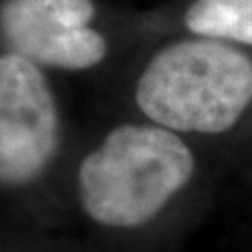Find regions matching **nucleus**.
Listing matches in <instances>:
<instances>
[{"label": "nucleus", "mask_w": 252, "mask_h": 252, "mask_svg": "<svg viewBox=\"0 0 252 252\" xmlns=\"http://www.w3.org/2000/svg\"><path fill=\"white\" fill-rule=\"evenodd\" d=\"M135 99L152 122L170 131L224 133L252 103V58L209 37L172 43L146 65Z\"/></svg>", "instance_id": "1"}, {"label": "nucleus", "mask_w": 252, "mask_h": 252, "mask_svg": "<svg viewBox=\"0 0 252 252\" xmlns=\"http://www.w3.org/2000/svg\"><path fill=\"white\" fill-rule=\"evenodd\" d=\"M194 157L161 126H120L79 168L86 215L110 228L150 222L192 178Z\"/></svg>", "instance_id": "2"}, {"label": "nucleus", "mask_w": 252, "mask_h": 252, "mask_svg": "<svg viewBox=\"0 0 252 252\" xmlns=\"http://www.w3.org/2000/svg\"><path fill=\"white\" fill-rule=\"evenodd\" d=\"M60 124L43 73L25 56H0V183L27 185L53 161Z\"/></svg>", "instance_id": "3"}, {"label": "nucleus", "mask_w": 252, "mask_h": 252, "mask_svg": "<svg viewBox=\"0 0 252 252\" xmlns=\"http://www.w3.org/2000/svg\"><path fill=\"white\" fill-rule=\"evenodd\" d=\"M92 0H4L0 34L11 53L60 69H88L105 58L107 43L92 30Z\"/></svg>", "instance_id": "4"}, {"label": "nucleus", "mask_w": 252, "mask_h": 252, "mask_svg": "<svg viewBox=\"0 0 252 252\" xmlns=\"http://www.w3.org/2000/svg\"><path fill=\"white\" fill-rule=\"evenodd\" d=\"M183 23L198 37L252 47V0H192Z\"/></svg>", "instance_id": "5"}]
</instances>
